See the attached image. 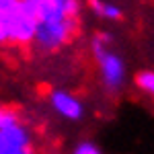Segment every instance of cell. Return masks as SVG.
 Here are the masks:
<instances>
[{"label": "cell", "mask_w": 154, "mask_h": 154, "mask_svg": "<svg viewBox=\"0 0 154 154\" xmlns=\"http://www.w3.org/2000/svg\"><path fill=\"white\" fill-rule=\"evenodd\" d=\"M113 43H115V37L109 31L101 29L91 35L88 51L97 64L105 95L117 99L125 91V84H128V66H125V60L121 58V54L113 49Z\"/></svg>", "instance_id": "6da1fadb"}, {"label": "cell", "mask_w": 154, "mask_h": 154, "mask_svg": "<svg viewBox=\"0 0 154 154\" xmlns=\"http://www.w3.org/2000/svg\"><path fill=\"white\" fill-rule=\"evenodd\" d=\"M49 107L66 121H80L84 117V105L76 95L64 88H51L48 95Z\"/></svg>", "instance_id": "7a4b0ae2"}, {"label": "cell", "mask_w": 154, "mask_h": 154, "mask_svg": "<svg viewBox=\"0 0 154 154\" xmlns=\"http://www.w3.org/2000/svg\"><path fill=\"white\" fill-rule=\"evenodd\" d=\"M82 2L86 4V11L93 12L97 19L113 21V23L123 19V11L113 2H107V0H82Z\"/></svg>", "instance_id": "3957f363"}, {"label": "cell", "mask_w": 154, "mask_h": 154, "mask_svg": "<svg viewBox=\"0 0 154 154\" xmlns=\"http://www.w3.org/2000/svg\"><path fill=\"white\" fill-rule=\"evenodd\" d=\"M134 86L146 95L150 101H154V70H140L134 76Z\"/></svg>", "instance_id": "277c9868"}, {"label": "cell", "mask_w": 154, "mask_h": 154, "mask_svg": "<svg viewBox=\"0 0 154 154\" xmlns=\"http://www.w3.org/2000/svg\"><path fill=\"white\" fill-rule=\"evenodd\" d=\"M70 154H103V150H101L95 142H91V140H82V142H78L74 148H72Z\"/></svg>", "instance_id": "5b68a950"}, {"label": "cell", "mask_w": 154, "mask_h": 154, "mask_svg": "<svg viewBox=\"0 0 154 154\" xmlns=\"http://www.w3.org/2000/svg\"><path fill=\"white\" fill-rule=\"evenodd\" d=\"M39 154H54V152H49V150H39Z\"/></svg>", "instance_id": "8992f818"}]
</instances>
